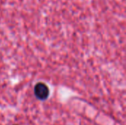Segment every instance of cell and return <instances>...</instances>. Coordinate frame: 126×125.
I'll return each instance as SVG.
<instances>
[{
  "label": "cell",
  "instance_id": "1",
  "mask_svg": "<svg viewBox=\"0 0 126 125\" xmlns=\"http://www.w3.org/2000/svg\"><path fill=\"white\" fill-rule=\"evenodd\" d=\"M34 94L38 99L44 101L49 97V91L46 84L43 83H38L34 87Z\"/></svg>",
  "mask_w": 126,
  "mask_h": 125
}]
</instances>
